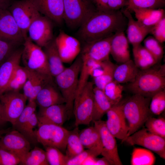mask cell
<instances>
[{"mask_svg":"<svg viewBox=\"0 0 165 165\" xmlns=\"http://www.w3.org/2000/svg\"><path fill=\"white\" fill-rule=\"evenodd\" d=\"M127 19L121 10L96 11L79 28L78 38L85 43L109 36L127 28Z\"/></svg>","mask_w":165,"mask_h":165,"instance_id":"1","label":"cell"},{"mask_svg":"<svg viewBox=\"0 0 165 165\" xmlns=\"http://www.w3.org/2000/svg\"><path fill=\"white\" fill-rule=\"evenodd\" d=\"M134 94L152 98L165 89V65L157 64L148 69L139 70L134 80L127 86Z\"/></svg>","mask_w":165,"mask_h":165,"instance_id":"2","label":"cell"},{"mask_svg":"<svg viewBox=\"0 0 165 165\" xmlns=\"http://www.w3.org/2000/svg\"><path fill=\"white\" fill-rule=\"evenodd\" d=\"M151 99L140 94H134L124 101L123 111L129 128L127 137L138 130L152 116V114L149 109Z\"/></svg>","mask_w":165,"mask_h":165,"instance_id":"3","label":"cell"},{"mask_svg":"<svg viewBox=\"0 0 165 165\" xmlns=\"http://www.w3.org/2000/svg\"><path fill=\"white\" fill-rule=\"evenodd\" d=\"M82 64L80 54L70 66L65 68L54 77V82L65 99V105L70 113L73 111Z\"/></svg>","mask_w":165,"mask_h":165,"instance_id":"4","label":"cell"},{"mask_svg":"<svg viewBox=\"0 0 165 165\" xmlns=\"http://www.w3.org/2000/svg\"><path fill=\"white\" fill-rule=\"evenodd\" d=\"M64 21L69 28H79L97 11L91 0H64Z\"/></svg>","mask_w":165,"mask_h":165,"instance_id":"5","label":"cell"},{"mask_svg":"<svg viewBox=\"0 0 165 165\" xmlns=\"http://www.w3.org/2000/svg\"><path fill=\"white\" fill-rule=\"evenodd\" d=\"M93 82L88 81L75 98L73 109L75 125H88L92 122L94 105Z\"/></svg>","mask_w":165,"mask_h":165,"instance_id":"6","label":"cell"},{"mask_svg":"<svg viewBox=\"0 0 165 165\" xmlns=\"http://www.w3.org/2000/svg\"><path fill=\"white\" fill-rule=\"evenodd\" d=\"M34 130L38 142L44 147L51 146L59 150H66L67 139L70 131L62 126L46 123L38 125Z\"/></svg>","mask_w":165,"mask_h":165,"instance_id":"7","label":"cell"},{"mask_svg":"<svg viewBox=\"0 0 165 165\" xmlns=\"http://www.w3.org/2000/svg\"><path fill=\"white\" fill-rule=\"evenodd\" d=\"M21 31L24 40L31 23L41 15L35 0H22L13 2L8 9Z\"/></svg>","mask_w":165,"mask_h":165,"instance_id":"8","label":"cell"},{"mask_svg":"<svg viewBox=\"0 0 165 165\" xmlns=\"http://www.w3.org/2000/svg\"><path fill=\"white\" fill-rule=\"evenodd\" d=\"M21 59L27 69L50 75L46 55L42 48L28 36L24 39Z\"/></svg>","mask_w":165,"mask_h":165,"instance_id":"9","label":"cell"},{"mask_svg":"<svg viewBox=\"0 0 165 165\" xmlns=\"http://www.w3.org/2000/svg\"><path fill=\"white\" fill-rule=\"evenodd\" d=\"M27 100L20 91H8L0 95L2 123L9 122L13 125L26 105Z\"/></svg>","mask_w":165,"mask_h":165,"instance_id":"10","label":"cell"},{"mask_svg":"<svg viewBox=\"0 0 165 165\" xmlns=\"http://www.w3.org/2000/svg\"><path fill=\"white\" fill-rule=\"evenodd\" d=\"M124 141L131 145L143 147L165 159V139L150 132L146 128L137 131L127 137Z\"/></svg>","mask_w":165,"mask_h":165,"instance_id":"11","label":"cell"},{"mask_svg":"<svg viewBox=\"0 0 165 165\" xmlns=\"http://www.w3.org/2000/svg\"><path fill=\"white\" fill-rule=\"evenodd\" d=\"M124 101H121L113 105L106 112L107 120L105 121L108 130L115 138L124 142L129 131L128 125L123 111Z\"/></svg>","mask_w":165,"mask_h":165,"instance_id":"12","label":"cell"},{"mask_svg":"<svg viewBox=\"0 0 165 165\" xmlns=\"http://www.w3.org/2000/svg\"><path fill=\"white\" fill-rule=\"evenodd\" d=\"M99 133L102 149L101 154L111 165H121L115 138L107 128L105 121L100 120L93 122Z\"/></svg>","mask_w":165,"mask_h":165,"instance_id":"13","label":"cell"},{"mask_svg":"<svg viewBox=\"0 0 165 165\" xmlns=\"http://www.w3.org/2000/svg\"><path fill=\"white\" fill-rule=\"evenodd\" d=\"M53 29L52 21L40 15L30 25L28 36L33 42L43 48L54 38Z\"/></svg>","mask_w":165,"mask_h":165,"instance_id":"14","label":"cell"},{"mask_svg":"<svg viewBox=\"0 0 165 165\" xmlns=\"http://www.w3.org/2000/svg\"><path fill=\"white\" fill-rule=\"evenodd\" d=\"M0 147L17 156L20 161L31 149V143L20 132L14 130L0 137Z\"/></svg>","mask_w":165,"mask_h":165,"instance_id":"15","label":"cell"},{"mask_svg":"<svg viewBox=\"0 0 165 165\" xmlns=\"http://www.w3.org/2000/svg\"><path fill=\"white\" fill-rule=\"evenodd\" d=\"M55 43L63 63L73 61L81 51L79 41L75 37L60 30L55 38Z\"/></svg>","mask_w":165,"mask_h":165,"instance_id":"16","label":"cell"},{"mask_svg":"<svg viewBox=\"0 0 165 165\" xmlns=\"http://www.w3.org/2000/svg\"><path fill=\"white\" fill-rule=\"evenodd\" d=\"M26 69L28 76L22 89L23 93L28 101L35 100L37 95L41 89L54 82L53 77L49 74Z\"/></svg>","mask_w":165,"mask_h":165,"instance_id":"17","label":"cell"},{"mask_svg":"<svg viewBox=\"0 0 165 165\" xmlns=\"http://www.w3.org/2000/svg\"><path fill=\"white\" fill-rule=\"evenodd\" d=\"M114 34L93 42L85 43L81 54L96 61L103 62L109 60L111 45Z\"/></svg>","mask_w":165,"mask_h":165,"instance_id":"18","label":"cell"},{"mask_svg":"<svg viewBox=\"0 0 165 165\" xmlns=\"http://www.w3.org/2000/svg\"><path fill=\"white\" fill-rule=\"evenodd\" d=\"M69 113L65 104L55 105L48 107H39L37 114L38 125L52 124L62 126Z\"/></svg>","mask_w":165,"mask_h":165,"instance_id":"19","label":"cell"},{"mask_svg":"<svg viewBox=\"0 0 165 165\" xmlns=\"http://www.w3.org/2000/svg\"><path fill=\"white\" fill-rule=\"evenodd\" d=\"M0 37L20 44L24 41L21 31L8 9H0Z\"/></svg>","mask_w":165,"mask_h":165,"instance_id":"20","label":"cell"},{"mask_svg":"<svg viewBox=\"0 0 165 165\" xmlns=\"http://www.w3.org/2000/svg\"><path fill=\"white\" fill-rule=\"evenodd\" d=\"M121 11L127 19V39L133 46L141 43L145 37L150 34L153 26H145L133 18L131 12L125 9Z\"/></svg>","mask_w":165,"mask_h":165,"instance_id":"21","label":"cell"},{"mask_svg":"<svg viewBox=\"0 0 165 165\" xmlns=\"http://www.w3.org/2000/svg\"><path fill=\"white\" fill-rule=\"evenodd\" d=\"M81 55L82 64L76 97L79 94L88 81L89 77L91 76L94 78L99 76L102 73L103 69V62L96 61L86 56Z\"/></svg>","mask_w":165,"mask_h":165,"instance_id":"22","label":"cell"},{"mask_svg":"<svg viewBox=\"0 0 165 165\" xmlns=\"http://www.w3.org/2000/svg\"><path fill=\"white\" fill-rule=\"evenodd\" d=\"M40 13L61 24L64 21V0H35Z\"/></svg>","mask_w":165,"mask_h":165,"instance_id":"23","label":"cell"},{"mask_svg":"<svg viewBox=\"0 0 165 165\" xmlns=\"http://www.w3.org/2000/svg\"><path fill=\"white\" fill-rule=\"evenodd\" d=\"M22 50L17 49L0 65V95L5 92L16 69L20 65Z\"/></svg>","mask_w":165,"mask_h":165,"instance_id":"24","label":"cell"},{"mask_svg":"<svg viewBox=\"0 0 165 165\" xmlns=\"http://www.w3.org/2000/svg\"><path fill=\"white\" fill-rule=\"evenodd\" d=\"M35 102L39 107L65 103L64 99L54 82L44 86L36 95Z\"/></svg>","mask_w":165,"mask_h":165,"instance_id":"25","label":"cell"},{"mask_svg":"<svg viewBox=\"0 0 165 165\" xmlns=\"http://www.w3.org/2000/svg\"><path fill=\"white\" fill-rule=\"evenodd\" d=\"M129 43L124 31L117 32L114 35L111 42L110 54L117 63L122 64L130 59Z\"/></svg>","mask_w":165,"mask_h":165,"instance_id":"26","label":"cell"},{"mask_svg":"<svg viewBox=\"0 0 165 165\" xmlns=\"http://www.w3.org/2000/svg\"><path fill=\"white\" fill-rule=\"evenodd\" d=\"M43 48L46 57L50 74L54 77L65 68L58 52L55 38Z\"/></svg>","mask_w":165,"mask_h":165,"instance_id":"27","label":"cell"},{"mask_svg":"<svg viewBox=\"0 0 165 165\" xmlns=\"http://www.w3.org/2000/svg\"><path fill=\"white\" fill-rule=\"evenodd\" d=\"M139 70L134 61L130 59L116 67L114 72V80L120 83L132 82Z\"/></svg>","mask_w":165,"mask_h":165,"instance_id":"28","label":"cell"},{"mask_svg":"<svg viewBox=\"0 0 165 165\" xmlns=\"http://www.w3.org/2000/svg\"><path fill=\"white\" fill-rule=\"evenodd\" d=\"M131 12H134L138 21L147 26H154L165 16L163 8L134 9Z\"/></svg>","mask_w":165,"mask_h":165,"instance_id":"29","label":"cell"},{"mask_svg":"<svg viewBox=\"0 0 165 165\" xmlns=\"http://www.w3.org/2000/svg\"><path fill=\"white\" fill-rule=\"evenodd\" d=\"M112 105L103 90L95 86L94 87L92 121L101 120Z\"/></svg>","mask_w":165,"mask_h":165,"instance_id":"30","label":"cell"},{"mask_svg":"<svg viewBox=\"0 0 165 165\" xmlns=\"http://www.w3.org/2000/svg\"><path fill=\"white\" fill-rule=\"evenodd\" d=\"M134 62L140 70L149 68L158 62L150 52L141 44L133 46Z\"/></svg>","mask_w":165,"mask_h":165,"instance_id":"31","label":"cell"},{"mask_svg":"<svg viewBox=\"0 0 165 165\" xmlns=\"http://www.w3.org/2000/svg\"><path fill=\"white\" fill-rule=\"evenodd\" d=\"M79 136L80 140L84 148L87 149L99 148L102 149L100 135L95 126L83 129L79 132Z\"/></svg>","mask_w":165,"mask_h":165,"instance_id":"32","label":"cell"},{"mask_svg":"<svg viewBox=\"0 0 165 165\" xmlns=\"http://www.w3.org/2000/svg\"><path fill=\"white\" fill-rule=\"evenodd\" d=\"M78 127L70 131L67 139L66 155L69 159L77 155L84 150L79 136Z\"/></svg>","mask_w":165,"mask_h":165,"instance_id":"33","label":"cell"},{"mask_svg":"<svg viewBox=\"0 0 165 165\" xmlns=\"http://www.w3.org/2000/svg\"><path fill=\"white\" fill-rule=\"evenodd\" d=\"M117 66L109 60L103 61L102 73L99 76L93 78V83L95 87L103 90L107 84L114 80V72Z\"/></svg>","mask_w":165,"mask_h":165,"instance_id":"34","label":"cell"},{"mask_svg":"<svg viewBox=\"0 0 165 165\" xmlns=\"http://www.w3.org/2000/svg\"><path fill=\"white\" fill-rule=\"evenodd\" d=\"M20 165H48L45 151L38 147H35L30 151L20 161Z\"/></svg>","mask_w":165,"mask_h":165,"instance_id":"35","label":"cell"},{"mask_svg":"<svg viewBox=\"0 0 165 165\" xmlns=\"http://www.w3.org/2000/svg\"><path fill=\"white\" fill-rule=\"evenodd\" d=\"M26 68L19 65L16 69L5 92L20 91L23 89L28 79ZM4 92V93H5Z\"/></svg>","mask_w":165,"mask_h":165,"instance_id":"36","label":"cell"},{"mask_svg":"<svg viewBox=\"0 0 165 165\" xmlns=\"http://www.w3.org/2000/svg\"><path fill=\"white\" fill-rule=\"evenodd\" d=\"M155 161V157L151 151L141 148H135L131 155L132 165H152Z\"/></svg>","mask_w":165,"mask_h":165,"instance_id":"37","label":"cell"},{"mask_svg":"<svg viewBox=\"0 0 165 165\" xmlns=\"http://www.w3.org/2000/svg\"><path fill=\"white\" fill-rule=\"evenodd\" d=\"M37 104L35 100H28L22 113L13 125L14 130L21 133L32 114L36 112Z\"/></svg>","mask_w":165,"mask_h":165,"instance_id":"38","label":"cell"},{"mask_svg":"<svg viewBox=\"0 0 165 165\" xmlns=\"http://www.w3.org/2000/svg\"><path fill=\"white\" fill-rule=\"evenodd\" d=\"M123 86L115 80L107 84L103 91L105 95L113 105L121 101Z\"/></svg>","mask_w":165,"mask_h":165,"instance_id":"39","label":"cell"},{"mask_svg":"<svg viewBox=\"0 0 165 165\" xmlns=\"http://www.w3.org/2000/svg\"><path fill=\"white\" fill-rule=\"evenodd\" d=\"M126 9L131 12L134 9H158L163 8L165 0H127Z\"/></svg>","mask_w":165,"mask_h":165,"instance_id":"40","label":"cell"},{"mask_svg":"<svg viewBox=\"0 0 165 165\" xmlns=\"http://www.w3.org/2000/svg\"><path fill=\"white\" fill-rule=\"evenodd\" d=\"M49 165H67L69 158L59 149L53 147H45Z\"/></svg>","mask_w":165,"mask_h":165,"instance_id":"41","label":"cell"},{"mask_svg":"<svg viewBox=\"0 0 165 165\" xmlns=\"http://www.w3.org/2000/svg\"><path fill=\"white\" fill-rule=\"evenodd\" d=\"M144 47L153 56L158 62L162 59L163 48L161 43L153 36H149L143 41Z\"/></svg>","mask_w":165,"mask_h":165,"instance_id":"42","label":"cell"},{"mask_svg":"<svg viewBox=\"0 0 165 165\" xmlns=\"http://www.w3.org/2000/svg\"><path fill=\"white\" fill-rule=\"evenodd\" d=\"M20 44L14 41L0 37V65L17 49Z\"/></svg>","mask_w":165,"mask_h":165,"instance_id":"43","label":"cell"},{"mask_svg":"<svg viewBox=\"0 0 165 165\" xmlns=\"http://www.w3.org/2000/svg\"><path fill=\"white\" fill-rule=\"evenodd\" d=\"M146 129L150 132L165 139V119L163 117H149L145 123Z\"/></svg>","mask_w":165,"mask_h":165,"instance_id":"44","label":"cell"},{"mask_svg":"<svg viewBox=\"0 0 165 165\" xmlns=\"http://www.w3.org/2000/svg\"><path fill=\"white\" fill-rule=\"evenodd\" d=\"M149 109L152 114L158 115L165 109V89L154 95L151 98Z\"/></svg>","mask_w":165,"mask_h":165,"instance_id":"45","label":"cell"},{"mask_svg":"<svg viewBox=\"0 0 165 165\" xmlns=\"http://www.w3.org/2000/svg\"><path fill=\"white\" fill-rule=\"evenodd\" d=\"M102 149L92 148L84 150L75 156L68 160L67 165H82V163L88 157H96L101 154Z\"/></svg>","mask_w":165,"mask_h":165,"instance_id":"46","label":"cell"},{"mask_svg":"<svg viewBox=\"0 0 165 165\" xmlns=\"http://www.w3.org/2000/svg\"><path fill=\"white\" fill-rule=\"evenodd\" d=\"M38 120L36 112L31 116L21 134L31 143L36 144L38 142L33 129L38 125Z\"/></svg>","mask_w":165,"mask_h":165,"instance_id":"47","label":"cell"},{"mask_svg":"<svg viewBox=\"0 0 165 165\" xmlns=\"http://www.w3.org/2000/svg\"><path fill=\"white\" fill-rule=\"evenodd\" d=\"M20 162L17 156L0 147V165H16Z\"/></svg>","mask_w":165,"mask_h":165,"instance_id":"48","label":"cell"},{"mask_svg":"<svg viewBox=\"0 0 165 165\" xmlns=\"http://www.w3.org/2000/svg\"><path fill=\"white\" fill-rule=\"evenodd\" d=\"M161 43L165 41V16L154 25L150 33Z\"/></svg>","mask_w":165,"mask_h":165,"instance_id":"49","label":"cell"},{"mask_svg":"<svg viewBox=\"0 0 165 165\" xmlns=\"http://www.w3.org/2000/svg\"><path fill=\"white\" fill-rule=\"evenodd\" d=\"M127 0H108V5L111 10H120L127 5Z\"/></svg>","mask_w":165,"mask_h":165,"instance_id":"50","label":"cell"},{"mask_svg":"<svg viewBox=\"0 0 165 165\" xmlns=\"http://www.w3.org/2000/svg\"><path fill=\"white\" fill-rule=\"evenodd\" d=\"M97 11H106L110 10L108 6V0H91Z\"/></svg>","mask_w":165,"mask_h":165,"instance_id":"51","label":"cell"},{"mask_svg":"<svg viewBox=\"0 0 165 165\" xmlns=\"http://www.w3.org/2000/svg\"><path fill=\"white\" fill-rule=\"evenodd\" d=\"M12 2V0H0V9H8Z\"/></svg>","mask_w":165,"mask_h":165,"instance_id":"52","label":"cell"},{"mask_svg":"<svg viewBox=\"0 0 165 165\" xmlns=\"http://www.w3.org/2000/svg\"><path fill=\"white\" fill-rule=\"evenodd\" d=\"M96 157L90 156L85 159L83 162L82 165H95Z\"/></svg>","mask_w":165,"mask_h":165,"instance_id":"53","label":"cell"},{"mask_svg":"<svg viewBox=\"0 0 165 165\" xmlns=\"http://www.w3.org/2000/svg\"><path fill=\"white\" fill-rule=\"evenodd\" d=\"M111 165L108 161L103 157L101 158L96 159L95 165Z\"/></svg>","mask_w":165,"mask_h":165,"instance_id":"54","label":"cell"},{"mask_svg":"<svg viewBox=\"0 0 165 165\" xmlns=\"http://www.w3.org/2000/svg\"><path fill=\"white\" fill-rule=\"evenodd\" d=\"M2 123V106L0 101V123Z\"/></svg>","mask_w":165,"mask_h":165,"instance_id":"55","label":"cell"},{"mask_svg":"<svg viewBox=\"0 0 165 165\" xmlns=\"http://www.w3.org/2000/svg\"><path fill=\"white\" fill-rule=\"evenodd\" d=\"M2 133V132L0 130V136H1Z\"/></svg>","mask_w":165,"mask_h":165,"instance_id":"56","label":"cell"},{"mask_svg":"<svg viewBox=\"0 0 165 165\" xmlns=\"http://www.w3.org/2000/svg\"><path fill=\"white\" fill-rule=\"evenodd\" d=\"M1 136H0V137Z\"/></svg>","mask_w":165,"mask_h":165,"instance_id":"57","label":"cell"}]
</instances>
